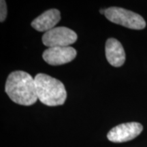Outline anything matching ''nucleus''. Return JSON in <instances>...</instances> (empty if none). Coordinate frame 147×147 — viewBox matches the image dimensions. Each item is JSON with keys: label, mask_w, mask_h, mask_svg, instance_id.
<instances>
[{"label": "nucleus", "mask_w": 147, "mask_h": 147, "mask_svg": "<svg viewBox=\"0 0 147 147\" xmlns=\"http://www.w3.org/2000/svg\"><path fill=\"white\" fill-rule=\"evenodd\" d=\"M38 98L48 106L63 105L67 97L64 84L60 80L45 74H38L34 78Z\"/></svg>", "instance_id": "nucleus-2"}, {"label": "nucleus", "mask_w": 147, "mask_h": 147, "mask_svg": "<svg viewBox=\"0 0 147 147\" xmlns=\"http://www.w3.org/2000/svg\"><path fill=\"white\" fill-rule=\"evenodd\" d=\"M61 14L59 10L51 9L42 13L32 22V26L38 32H47L55 28V25L59 22Z\"/></svg>", "instance_id": "nucleus-8"}, {"label": "nucleus", "mask_w": 147, "mask_h": 147, "mask_svg": "<svg viewBox=\"0 0 147 147\" xmlns=\"http://www.w3.org/2000/svg\"><path fill=\"white\" fill-rule=\"evenodd\" d=\"M76 51L71 47H51L44 51L43 59L51 65H59L69 63L76 56Z\"/></svg>", "instance_id": "nucleus-6"}, {"label": "nucleus", "mask_w": 147, "mask_h": 147, "mask_svg": "<svg viewBox=\"0 0 147 147\" xmlns=\"http://www.w3.org/2000/svg\"><path fill=\"white\" fill-rule=\"evenodd\" d=\"M142 130L143 126L139 123H125L112 128L107 134V138L113 142H125L138 136Z\"/></svg>", "instance_id": "nucleus-5"}, {"label": "nucleus", "mask_w": 147, "mask_h": 147, "mask_svg": "<svg viewBox=\"0 0 147 147\" xmlns=\"http://www.w3.org/2000/svg\"><path fill=\"white\" fill-rule=\"evenodd\" d=\"M104 15L110 21L127 28L140 30L146 27V22L142 16L124 8L110 7L106 9Z\"/></svg>", "instance_id": "nucleus-3"}, {"label": "nucleus", "mask_w": 147, "mask_h": 147, "mask_svg": "<svg viewBox=\"0 0 147 147\" xmlns=\"http://www.w3.org/2000/svg\"><path fill=\"white\" fill-rule=\"evenodd\" d=\"M5 91L12 102L20 105H33L38 100L34 78L23 71L10 74L5 82Z\"/></svg>", "instance_id": "nucleus-1"}, {"label": "nucleus", "mask_w": 147, "mask_h": 147, "mask_svg": "<svg viewBox=\"0 0 147 147\" xmlns=\"http://www.w3.org/2000/svg\"><path fill=\"white\" fill-rule=\"evenodd\" d=\"M106 57L108 63L114 67H119L125 61V53L121 42L115 38H109L106 42Z\"/></svg>", "instance_id": "nucleus-7"}, {"label": "nucleus", "mask_w": 147, "mask_h": 147, "mask_svg": "<svg viewBox=\"0 0 147 147\" xmlns=\"http://www.w3.org/2000/svg\"><path fill=\"white\" fill-rule=\"evenodd\" d=\"M1 3H0V21L3 22L5 21V18L7 16V6L5 1L3 0H1Z\"/></svg>", "instance_id": "nucleus-9"}, {"label": "nucleus", "mask_w": 147, "mask_h": 147, "mask_svg": "<svg viewBox=\"0 0 147 147\" xmlns=\"http://www.w3.org/2000/svg\"><path fill=\"white\" fill-rule=\"evenodd\" d=\"M77 34L65 27H57L45 32L42 36V42L49 48L68 47L77 40Z\"/></svg>", "instance_id": "nucleus-4"}, {"label": "nucleus", "mask_w": 147, "mask_h": 147, "mask_svg": "<svg viewBox=\"0 0 147 147\" xmlns=\"http://www.w3.org/2000/svg\"><path fill=\"white\" fill-rule=\"evenodd\" d=\"M100 12L101 14H104V13H105V10H104V9H101L100 10Z\"/></svg>", "instance_id": "nucleus-10"}]
</instances>
